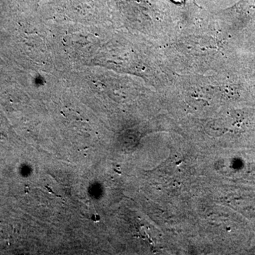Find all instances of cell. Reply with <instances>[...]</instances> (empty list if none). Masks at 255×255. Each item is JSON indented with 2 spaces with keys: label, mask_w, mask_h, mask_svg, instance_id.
I'll return each instance as SVG.
<instances>
[{
  "label": "cell",
  "mask_w": 255,
  "mask_h": 255,
  "mask_svg": "<svg viewBox=\"0 0 255 255\" xmlns=\"http://www.w3.org/2000/svg\"><path fill=\"white\" fill-rule=\"evenodd\" d=\"M92 219L94 221L97 222V221H100V216H97V215H94L92 216Z\"/></svg>",
  "instance_id": "cell-1"
}]
</instances>
